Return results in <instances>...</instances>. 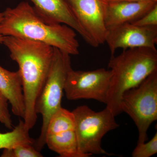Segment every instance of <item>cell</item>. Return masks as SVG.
Returning a JSON list of instances; mask_svg holds the SVG:
<instances>
[{"label":"cell","mask_w":157,"mask_h":157,"mask_svg":"<svg viewBox=\"0 0 157 157\" xmlns=\"http://www.w3.org/2000/svg\"><path fill=\"white\" fill-rule=\"evenodd\" d=\"M16 62L22 80L25 105L23 121L29 132L36 123L35 105L48 76L54 47L42 42L22 38L4 36L3 43Z\"/></svg>","instance_id":"obj_1"},{"label":"cell","mask_w":157,"mask_h":157,"mask_svg":"<svg viewBox=\"0 0 157 157\" xmlns=\"http://www.w3.org/2000/svg\"><path fill=\"white\" fill-rule=\"evenodd\" d=\"M0 35L45 43L69 54H79V43L75 31L62 24L45 22L27 2H21L3 12Z\"/></svg>","instance_id":"obj_2"},{"label":"cell","mask_w":157,"mask_h":157,"mask_svg":"<svg viewBox=\"0 0 157 157\" xmlns=\"http://www.w3.org/2000/svg\"><path fill=\"white\" fill-rule=\"evenodd\" d=\"M108 67L111 77L106 108L116 117L122 113L121 102L123 93L139 85L157 70L156 48L140 47L123 50L117 56L111 55Z\"/></svg>","instance_id":"obj_3"},{"label":"cell","mask_w":157,"mask_h":157,"mask_svg":"<svg viewBox=\"0 0 157 157\" xmlns=\"http://www.w3.org/2000/svg\"><path fill=\"white\" fill-rule=\"evenodd\" d=\"M71 67L70 55L54 47V52L47 79L37 98L35 110L42 118L41 133L33 145L41 151L45 144L46 130L51 117L61 106L63 92Z\"/></svg>","instance_id":"obj_4"},{"label":"cell","mask_w":157,"mask_h":157,"mask_svg":"<svg viewBox=\"0 0 157 157\" xmlns=\"http://www.w3.org/2000/svg\"><path fill=\"white\" fill-rule=\"evenodd\" d=\"M72 112L79 151L86 157L93 154L111 155L102 148L101 143L107 132L119 126L112 112L106 107L95 112L86 105L78 106Z\"/></svg>","instance_id":"obj_5"},{"label":"cell","mask_w":157,"mask_h":157,"mask_svg":"<svg viewBox=\"0 0 157 157\" xmlns=\"http://www.w3.org/2000/svg\"><path fill=\"white\" fill-rule=\"evenodd\" d=\"M121 107L122 112L128 114L137 127V144L146 142L147 130L157 120V70L139 85L123 93Z\"/></svg>","instance_id":"obj_6"},{"label":"cell","mask_w":157,"mask_h":157,"mask_svg":"<svg viewBox=\"0 0 157 157\" xmlns=\"http://www.w3.org/2000/svg\"><path fill=\"white\" fill-rule=\"evenodd\" d=\"M111 72L104 68L91 71L69 70L64 91L68 100L92 99L106 104Z\"/></svg>","instance_id":"obj_7"},{"label":"cell","mask_w":157,"mask_h":157,"mask_svg":"<svg viewBox=\"0 0 157 157\" xmlns=\"http://www.w3.org/2000/svg\"><path fill=\"white\" fill-rule=\"evenodd\" d=\"M105 42L111 55L118 48L146 47L156 48L157 43V26L141 27L127 23L107 29Z\"/></svg>","instance_id":"obj_8"},{"label":"cell","mask_w":157,"mask_h":157,"mask_svg":"<svg viewBox=\"0 0 157 157\" xmlns=\"http://www.w3.org/2000/svg\"><path fill=\"white\" fill-rule=\"evenodd\" d=\"M78 22L94 47L105 43L107 29L104 20V0H67Z\"/></svg>","instance_id":"obj_9"},{"label":"cell","mask_w":157,"mask_h":157,"mask_svg":"<svg viewBox=\"0 0 157 157\" xmlns=\"http://www.w3.org/2000/svg\"><path fill=\"white\" fill-rule=\"evenodd\" d=\"M37 14L50 24H62L76 31L89 45L94 43L80 25L67 0H30Z\"/></svg>","instance_id":"obj_10"},{"label":"cell","mask_w":157,"mask_h":157,"mask_svg":"<svg viewBox=\"0 0 157 157\" xmlns=\"http://www.w3.org/2000/svg\"><path fill=\"white\" fill-rule=\"evenodd\" d=\"M157 4L154 1L105 2L104 20L107 29L139 19Z\"/></svg>","instance_id":"obj_11"},{"label":"cell","mask_w":157,"mask_h":157,"mask_svg":"<svg viewBox=\"0 0 157 157\" xmlns=\"http://www.w3.org/2000/svg\"><path fill=\"white\" fill-rule=\"evenodd\" d=\"M0 91L11 104L13 114L23 119L25 105L19 70L11 72L0 66Z\"/></svg>","instance_id":"obj_12"},{"label":"cell","mask_w":157,"mask_h":157,"mask_svg":"<svg viewBox=\"0 0 157 157\" xmlns=\"http://www.w3.org/2000/svg\"><path fill=\"white\" fill-rule=\"evenodd\" d=\"M45 144L61 157H86L78 150L75 130L47 135Z\"/></svg>","instance_id":"obj_13"},{"label":"cell","mask_w":157,"mask_h":157,"mask_svg":"<svg viewBox=\"0 0 157 157\" xmlns=\"http://www.w3.org/2000/svg\"><path fill=\"white\" fill-rule=\"evenodd\" d=\"M35 140L27 131L24 121L20 120L18 124L11 132L0 133V149L14 148L23 144H33Z\"/></svg>","instance_id":"obj_14"},{"label":"cell","mask_w":157,"mask_h":157,"mask_svg":"<svg viewBox=\"0 0 157 157\" xmlns=\"http://www.w3.org/2000/svg\"><path fill=\"white\" fill-rule=\"evenodd\" d=\"M75 117L72 111L60 107L51 117L45 137L47 135L75 130Z\"/></svg>","instance_id":"obj_15"},{"label":"cell","mask_w":157,"mask_h":157,"mask_svg":"<svg viewBox=\"0 0 157 157\" xmlns=\"http://www.w3.org/2000/svg\"><path fill=\"white\" fill-rule=\"evenodd\" d=\"M2 157H42L40 151L37 150L33 144H23L14 148L4 149Z\"/></svg>","instance_id":"obj_16"},{"label":"cell","mask_w":157,"mask_h":157,"mask_svg":"<svg viewBox=\"0 0 157 157\" xmlns=\"http://www.w3.org/2000/svg\"><path fill=\"white\" fill-rule=\"evenodd\" d=\"M157 153V133L148 142L137 144L132 152L133 157H150Z\"/></svg>","instance_id":"obj_17"},{"label":"cell","mask_w":157,"mask_h":157,"mask_svg":"<svg viewBox=\"0 0 157 157\" xmlns=\"http://www.w3.org/2000/svg\"><path fill=\"white\" fill-rule=\"evenodd\" d=\"M8 100L0 91V123L7 128H13V122L9 109Z\"/></svg>","instance_id":"obj_18"},{"label":"cell","mask_w":157,"mask_h":157,"mask_svg":"<svg viewBox=\"0 0 157 157\" xmlns=\"http://www.w3.org/2000/svg\"><path fill=\"white\" fill-rule=\"evenodd\" d=\"M132 23L141 27L157 26V4L146 14Z\"/></svg>","instance_id":"obj_19"},{"label":"cell","mask_w":157,"mask_h":157,"mask_svg":"<svg viewBox=\"0 0 157 157\" xmlns=\"http://www.w3.org/2000/svg\"><path fill=\"white\" fill-rule=\"evenodd\" d=\"M104 2H140V1H148V0H104ZM151 1H154L157 2V0H151Z\"/></svg>","instance_id":"obj_20"},{"label":"cell","mask_w":157,"mask_h":157,"mask_svg":"<svg viewBox=\"0 0 157 157\" xmlns=\"http://www.w3.org/2000/svg\"><path fill=\"white\" fill-rule=\"evenodd\" d=\"M3 17V13L2 12H0V22L2 20ZM4 36L2 35H0V44H2Z\"/></svg>","instance_id":"obj_21"}]
</instances>
